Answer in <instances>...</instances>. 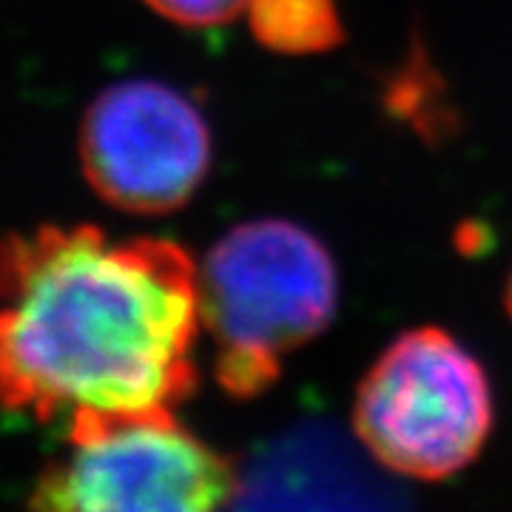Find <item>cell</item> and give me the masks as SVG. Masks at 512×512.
I'll use <instances>...</instances> for the list:
<instances>
[{"mask_svg": "<svg viewBox=\"0 0 512 512\" xmlns=\"http://www.w3.org/2000/svg\"><path fill=\"white\" fill-rule=\"evenodd\" d=\"M200 268L171 239L40 225L0 239V410L177 407L197 384Z\"/></svg>", "mask_w": 512, "mask_h": 512, "instance_id": "obj_1", "label": "cell"}, {"mask_svg": "<svg viewBox=\"0 0 512 512\" xmlns=\"http://www.w3.org/2000/svg\"><path fill=\"white\" fill-rule=\"evenodd\" d=\"M339 279L328 248L288 220L237 225L200 265V322L220 384L254 399L279 379L285 356L328 330Z\"/></svg>", "mask_w": 512, "mask_h": 512, "instance_id": "obj_2", "label": "cell"}, {"mask_svg": "<svg viewBox=\"0 0 512 512\" xmlns=\"http://www.w3.org/2000/svg\"><path fill=\"white\" fill-rule=\"evenodd\" d=\"M237 490L231 461L174 407H89L69 416L66 450L37 476L35 510L205 512Z\"/></svg>", "mask_w": 512, "mask_h": 512, "instance_id": "obj_3", "label": "cell"}, {"mask_svg": "<svg viewBox=\"0 0 512 512\" xmlns=\"http://www.w3.org/2000/svg\"><path fill=\"white\" fill-rule=\"evenodd\" d=\"M353 430L367 453L399 476H456L490 439V379L447 330H407L356 387Z\"/></svg>", "mask_w": 512, "mask_h": 512, "instance_id": "obj_4", "label": "cell"}, {"mask_svg": "<svg viewBox=\"0 0 512 512\" xmlns=\"http://www.w3.org/2000/svg\"><path fill=\"white\" fill-rule=\"evenodd\" d=\"M86 180L128 214H168L197 194L211 168V131L183 92L157 80L114 83L80 123Z\"/></svg>", "mask_w": 512, "mask_h": 512, "instance_id": "obj_5", "label": "cell"}, {"mask_svg": "<svg viewBox=\"0 0 512 512\" xmlns=\"http://www.w3.org/2000/svg\"><path fill=\"white\" fill-rule=\"evenodd\" d=\"M245 15L256 40L285 55L328 52L342 40L333 0H248Z\"/></svg>", "mask_w": 512, "mask_h": 512, "instance_id": "obj_6", "label": "cell"}, {"mask_svg": "<svg viewBox=\"0 0 512 512\" xmlns=\"http://www.w3.org/2000/svg\"><path fill=\"white\" fill-rule=\"evenodd\" d=\"M157 15L180 26H220L245 12L248 0H143Z\"/></svg>", "mask_w": 512, "mask_h": 512, "instance_id": "obj_7", "label": "cell"}, {"mask_svg": "<svg viewBox=\"0 0 512 512\" xmlns=\"http://www.w3.org/2000/svg\"><path fill=\"white\" fill-rule=\"evenodd\" d=\"M507 313H510V319H512V274H510V282H507Z\"/></svg>", "mask_w": 512, "mask_h": 512, "instance_id": "obj_8", "label": "cell"}]
</instances>
